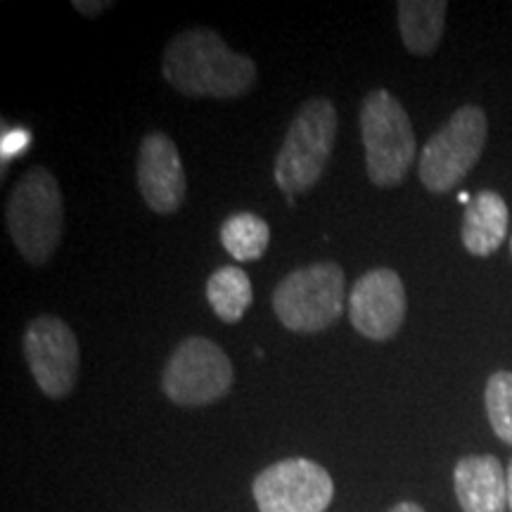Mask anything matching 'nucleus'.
Returning a JSON list of instances; mask_svg holds the SVG:
<instances>
[{
  "label": "nucleus",
  "mask_w": 512,
  "mask_h": 512,
  "mask_svg": "<svg viewBox=\"0 0 512 512\" xmlns=\"http://www.w3.org/2000/svg\"><path fill=\"white\" fill-rule=\"evenodd\" d=\"M164 79L190 98L230 100L245 95L256 81V64L235 53L209 29L178 34L162 60Z\"/></svg>",
  "instance_id": "f257e3e1"
},
{
  "label": "nucleus",
  "mask_w": 512,
  "mask_h": 512,
  "mask_svg": "<svg viewBox=\"0 0 512 512\" xmlns=\"http://www.w3.org/2000/svg\"><path fill=\"white\" fill-rule=\"evenodd\" d=\"M8 230L29 264H48L64 233V202L57 178L34 166L19 178L8 200Z\"/></svg>",
  "instance_id": "f03ea898"
},
{
  "label": "nucleus",
  "mask_w": 512,
  "mask_h": 512,
  "mask_svg": "<svg viewBox=\"0 0 512 512\" xmlns=\"http://www.w3.org/2000/svg\"><path fill=\"white\" fill-rule=\"evenodd\" d=\"M337 136V110L328 98L304 102L275 157L273 176L287 197L313 188L323 176Z\"/></svg>",
  "instance_id": "7ed1b4c3"
},
{
  "label": "nucleus",
  "mask_w": 512,
  "mask_h": 512,
  "mask_svg": "<svg viewBox=\"0 0 512 512\" xmlns=\"http://www.w3.org/2000/svg\"><path fill=\"white\" fill-rule=\"evenodd\" d=\"M366 171L377 188H396L415 162V133L406 110L392 93L377 88L361 107Z\"/></svg>",
  "instance_id": "20e7f679"
},
{
  "label": "nucleus",
  "mask_w": 512,
  "mask_h": 512,
  "mask_svg": "<svg viewBox=\"0 0 512 512\" xmlns=\"http://www.w3.org/2000/svg\"><path fill=\"white\" fill-rule=\"evenodd\" d=\"M347 302L344 271L332 261L299 268L275 287L273 311L292 332H323L337 323Z\"/></svg>",
  "instance_id": "39448f33"
},
{
  "label": "nucleus",
  "mask_w": 512,
  "mask_h": 512,
  "mask_svg": "<svg viewBox=\"0 0 512 512\" xmlns=\"http://www.w3.org/2000/svg\"><path fill=\"white\" fill-rule=\"evenodd\" d=\"M489 124L482 107L465 105L439 128L420 152V181L430 192H448L475 169Z\"/></svg>",
  "instance_id": "423d86ee"
},
{
  "label": "nucleus",
  "mask_w": 512,
  "mask_h": 512,
  "mask_svg": "<svg viewBox=\"0 0 512 512\" xmlns=\"http://www.w3.org/2000/svg\"><path fill=\"white\" fill-rule=\"evenodd\" d=\"M233 363L219 344L190 337L171 354L162 375V389L176 406L200 408L223 399L233 387Z\"/></svg>",
  "instance_id": "0eeeda50"
},
{
  "label": "nucleus",
  "mask_w": 512,
  "mask_h": 512,
  "mask_svg": "<svg viewBox=\"0 0 512 512\" xmlns=\"http://www.w3.org/2000/svg\"><path fill=\"white\" fill-rule=\"evenodd\" d=\"M259 512H325L335 498V484L323 465L306 458H287L252 484Z\"/></svg>",
  "instance_id": "6e6552de"
},
{
  "label": "nucleus",
  "mask_w": 512,
  "mask_h": 512,
  "mask_svg": "<svg viewBox=\"0 0 512 512\" xmlns=\"http://www.w3.org/2000/svg\"><path fill=\"white\" fill-rule=\"evenodd\" d=\"M24 358L43 394L64 399L79 377V342L72 328L55 316H38L24 332Z\"/></svg>",
  "instance_id": "1a4fd4ad"
},
{
  "label": "nucleus",
  "mask_w": 512,
  "mask_h": 512,
  "mask_svg": "<svg viewBox=\"0 0 512 512\" xmlns=\"http://www.w3.org/2000/svg\"><path fill=\"white\" fill-rule=\"evenodd\" d=\"M406 287L392 268H375L356 280L349 294L351 325L363 337L387 342L406 320Z\"/></svg>",
  "instance_id": "9d476101"
},
{
  "label": "nucleus",
  "mask_w": 512,
  "mask_h": 512,
  "mask_svg": "<svg viewBox=\"0 0 512 512\" xmlns=\"http://www.w3.org/2000/svg\"><path fill=\"white\" fill-rule=\"evenodd\" d=\"M138 190L155 214L169 216L185 200V169L178 147L166 133H150L138 150Z\"/></svg>",
  "instance_id": "9b49d317"
},
{
  "label": "nucleus",
  "mask_w": 512,
  "mask_h": 512,
  "mask_svg": "<svg viewBox=\"0 0 512 512\" xmlns=\"http://www.w3.org/2000/svg\"><path fill=\"white\" fill-rule=\"evenodd\" d=\"M453 489L463 512H505L508 472L496 456H465L453 470Z\"/></svg>",
  "instance_id": "f8f14e48"
},
{
  "label": "nucleus",
  "mask_w": 512,
  "mask_h": 512,
  "mask_svg": "<svg viewBox=\"0 0 512 512\" xmlns=\"http://www.w3.org/2000/svg\"><path fill=\"white\" fill-rule=\"evenodd\" d=\"M508 204L498 192L482 190L467 204L463 216V245L472 256H489L508 235Z\"/></svg>",
  "instance_id": "ddd939ff"
},
{
  "label": "nucleus",
  "mask_w": 512,
  "mask_h": 512,
  "mask_svg": "<svg viewBox=\"0 0 512 512\" xmlns=\"http://www.w3.org/2000/svg\"><path fill=\"white\" fill-rule=\"evenodd\" d=\"M448 5L444 0H401L399 31L403 46L413 55H432L444 36Z\"/></svg>",
  "instance_id": "4468645a"
},
{
  "label": "nucleus",
  "mask_w": 512,
  "mask_h": 512,
  "mask_svg": "<svg viewBox=\"0 0 512 512\" xmlns=\"http://www.w3.org/2000/svg\"><path fill=\"white\" fill-rule=\"evenodd\" d=\"M252 283L238 266H221L207 280V299L223 323H240L252 304Z\"/></svg>",
  "instance_id": "2eb2a0df"
},
{
  "label": "nucleus",
  "mask_w": 512,
  "mask_h": 512,
  "mask_svg": "<svg viewBox=\"0 0 512 512\" xmlns=\"http://www.w3.org/2000/svg\"><path fill=\"white\" fill-rule=\"evenodd\" d=\"M221 242L226 252L238 261H256L264 256L271 242V228L256 214H233L223 221Z\"/></svg>",
  "instance_id": "dca6fc26"
},
{
  "label": "nucleus",
  "mask_w": 512,
  "mask_h": 512,
  "mask_svg": "<svg viewBox=\"0 0 512 512\" xmlns=\"http://www.w3.org/2000/svg\"><path fill=\"white\" fill-rule=\"evenodd\" d=\"M486 415H489L491 430L503 444L512 446V373L498 370L489 377L484 392Z\"/></svg>",
  "instance_id": "f3484780"
},
{
  "label": "nucleus",
  "mask_w": 512,
  "mask_h": 512,
  "mask_svg": "<svg viewBox=\"0 0 512 512\" xmlns=\"http://www.w3.org/2000/svg\"><path fill=\"white\" fill-rule=\"evenodd\" d=\"M31 145V133L24 128H12V131L3 133V159L17 157L19 152H24Z\"/></svg>",
  "instance_id": "a211bd4d"
},
{
  "label": "nucleus",
  "mask_w": 512,
  "mask_h": 512,
  "mask_svg": "<svg viewBox=\"0 0 512 512\" xmlns=\"http://www.w3.org/2000/svg\"><path fill=\"white\" fill-rule=\"evenodd\" d=\"M74 8L81 12V15H98V12L112 8V3H102V0H98V3H83V0H74Z\"/></svg>",
  "instance_id": "6ab92c4d"
},
{
  "label": "nucleus",
  "mask_w": 512,
  "mask_h": 512,
  "mask_svg": "<svg viewBox=\"0 0 512 512\" xmlns=\"http://www.w3.org/2000/svg\"><path fill=\"white\" fill-rule=\"evenodd\" d=\"M389 512H425L420 508L418 503H411V501H403V503H399V505H394L392 510Z\"/></svg>",
  "instance_id": "aec40b11"
},
{
  "label": "nucleus",
  "mask_w": 512,
  "mask_h": 512,
  "mask_svg": "<svg viewBox=\"0 0 512 512\" xmlns=\"http://www.w3.org/2000/svg\"><path fill=\"white\" fill-rule=\"evenodd\" d=\"M508 508L512 512V460H510V467H508Z\"/></svg>",
  "instance_id": "412c9836"
},
{
  "label": "nucleus",
  "mask_w": 512,
  "mask_h": 512,
  "mask_svg": "<svg viewBox=\"0 0 512 512\" xmlns=\"http://www.w3.org/2000/svg\"><path fill=\"white\" fill-rule=\"evenodd\" d=\"M458 200L463 202V204H470V202H472V197L467 195V192H460V195H458Z\"/></svg>",
  "instance_id": "4be33fe9"
}]
</instances>
